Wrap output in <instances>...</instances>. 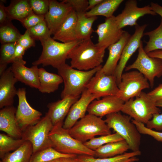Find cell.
Here are the masks:
<instances>
[{"label":"cell","instance_id":"1","mask_svg":"<svg viewBox=\"0 0 162 162\" xmlns=\"http://www.w3.org/2000/svg\"><path fill=\"white\" fill-rule=\"evenodd\" d=\"M105 50L94 44L90 38L81 40L70 52L67 59H70L72 67L89 70L101 65Z\"/></svg>","mask_w":162,"mask_h":162},{"label":"cell","instance_id":"2","mask_svg":"<svg viewBox=\"0 0 162 162\" xmlns=\"http://www.w3.org/2000/svg\"><path fill=\"white\" fill-rule=\"evenodd\" d=\"M80 41L61 43L50 36L42 39L40 40L42 46V53L32 64L36 66L42 64L44 66L50 65L57 69L66 63L69 53Z\"/></svg>","mask_w":162,"mask_h":162},{"label":"cell","instance_id":"3","mask_svg":"<svg viewBox=\"0 0 162 162\" xmlns=\"http://www.w3.org/2000/svg\"><path fill=\"white\" fill-rule=\"evenodd\" d=\"M102 65L88 71L76 69L66 63L57 69L62 78L64 88L61 94V98L67 96L80 97L86 88L88 82Z\"/></svg>","mask_w":162,"mask_h":162},{"label":"cell","instance_id":"4","mask_svg":"<svg viewBox=\"0 0 162 162\" xmlns=\"http://www.w3.org/2000/svg\"><path fill=\"white\" fill-rule=\"evenodd\" d=\"M63 124L61 123L54 126L49 135L52 148L64 154L95 156L94 151L89 149L83 143L72 137L69 130L63 128Z\"/></svg>","mask_w":162,"mask_h":162},{"label":"cell","instance_id":"5","mask_svg":"<svg viewBox=\"0 0 162 162\" xmlns=\"http://www.w3.org/2000/svg\"><path fill=\"white\" fill-rule=\"evenodd\" d=\"M68 130L72 137L82 143L96 136L111 134V129L104 120L101 117L88 113Z\"/></svg>","mask_w":162,"mask_h":162},{"label":"cell","instance_id":"6","mask_svg":"<svg viewBox=\"0 0 162 162\" xmlns=\"http://www.w3.org/2000/svg\"><path fill=\"white\" fill-rule=\"evenodd\" d=\"M104 120L109 127L121 136L128 143L130 149L135 152L140 150L141 134L132 122L131 118L122 115L120 112L106 116Z\"/></svg>","mask_w":162,"mask_h":162},{"label":"cell","instance_id":"7","mask_svg":"<svg viewBox=\"0 0 162 162\" xmlns=\"http://www.w3.org/2000/svg\"><path fill=\"white\" fill-rule=\"evenodd\" d=\"M134 120L146 124L156 113H160V109L155 103L142 92L137 97L124 102L121 110Z\"/></svg>","mask_w":162,"mask_h":162},{"label":"cell","instance_id":"8","mask_svg":"<svg viewBox=\"0 0 162 162\" xmlns=\"http://www.w3.org/2000/svg\"><path fill=\"white\" fill-rule=\"evenodd\" d=\"M53 126L46 113L36 124L28 127L22 131V139L32 143L33 153L48 147H52L49 135Z\"/></svg>","mask_w":162,"mask_h":162},{"label":"cell","instance_id":"9","mask_svg":"<svg viewBox=\"0 0 162 162\" xmlns=\"http://www.w3.org/2000/svg\"><path fill=\"white\" fill-rule=\"evenodd\" d=\"M133 69H136L143 75L152 88L154 86L155 78H160L162 76V60L148 56L144 50L142 41L136 60L125 68L127 71Z\"/></svg>","mask_w":162,"mask_h":162},{"label":"cell","instance_id":"10","mask_svg":"<svg viewBox=\"0 0 162 162\" xmlns=\"http://www.w3.org/2000/svg\"><path fill=\"white\" fill-rule=\"evenodd\" d=\"M118 86V97L124 102L137 97L143 90L150 87L147 79L138 70L123 73Z\"/></svg>","mask_w":162,"mask_h":162},{"label":"cell","instance_id":"11","mask_svg":"<svg viewBox=\"0 0 162 162\" xmlns=\"http://www.w3.org/2000/svg\"><path fill=\"white\" fill-rule=\"evenodd\" d=\"M100 69L92 78L86 88L99 98L108 96H118L119 90L115 77L102 73Z\"/></svg>","mask_w":162,"mask_h":162},{"label":"cell","instance_id":"12","mask_svg":"<svg viewBox=\"0 0 162 162\" xmlns=\"http://www.w3.org/2000/svg\"><path fill=\"white\" fill-rule=\"evenodd\" d=\"M25 88L17 90L18 104L16 113L17 122L23 131L28 127L34 125L41 119L42 113L33 108L28 103Z\"/></svg>","mask_w":162,"mask_h":162},{"label":"cell","instance_id":"13","mask_svg":"<svg viewBox=\"0 0 162 162\" xmlns=\"http://www.w3.org/2000/svg\"><path fill=\"white\" fill-rule=\"evenodd\" d=\"M147 14L157 15L150 5L139 7L136 0H128L126 2L122 12L115 16V19L119 28L122 29L126 26H135L140 18Z\"/></svg>","mask_w":162,"mask_h":162},{"label":"cell","instance_id":"14","mask_svg":"<svg viewBox=\"0 0 162 162\" xmlns=\"http://www.w3.org/2000/svg\"><path fill=\"white\" fill-rule=\"evenodd\" d=\"M147 25L145 24L140 26L138 24L135 26L134 33L131 35L125 45L113 75L115 77L117 85L120 82L123 72L130 57L138 49L144 36V31Z\"/></svg>","mask_w":162,"mask_h":162},{"label":"cell","instance_id":"15","mask_svg":"<svg viewBox=\"0 0 162 162\" xmlns=\"http://www.w3.org/2000/svg\"><path fill=\"white\" fill-rule=\"evenodd\" d=\"M124 31L119 28L115 16L106 18L105 22L99 24L95 31L98 37L96 44L106 49L117 42Z\"/></svg>","mask_w":162,"mask_h":162},{"label":"cell","instance_id":"16","mask_svg":"<svg viewBox=\"0 0 162 162\" xmlns=\"http://www.w3.org/2000/svg\"><path fill=\"white\" fill-rule=\"evenodd\" d=\"M73 10L69 4L63 1L59 2L50 0L49 10L44 19L51 35L54 34Z\"/></svg>","mask_w":162,"mask_h":162},{"label":"cell","instance_id":"17","mask_svg":"<svg viewBox=\"0 0 162 162\" xmlns=\"http://www.w3.org/2000/svg\"><path fill=\"white\" fill-rule=\"evenodd\" d=\"M98 97L86 88L80 98L72 106L63 125L64 128L69 130L79 120L86 115L89 105Z\"/></svg>","mask_w":162,"mask_h":162},{"label":"cell","instance_id":"18","mask_svg":"<svg viewBox=\"0 0 162 162\" xmlns=\"http://www.w3.org/2000/svg\"><path fill=\"white\" fill-rule=\"evenodd\" d=\"M124 102L117 96H108L94 100L89 105L88 114L102 118L108 114L121 111Z\"/></svg>","mask_w":162,"mask_h":162},{"label":"cell","instance_id":"19","mask_svg":"<svg viewBox=\"0 0 162 162\" xmlns=\"http://www.w3.org/2000/svg\"><path fill=\"white\" fill-rule=\"evenodd\" d=\"M0 78V108L13 106L17 90L15 86L18 81L10 67L1 75Z\"/></svg>","mask_w":162,"mask_h":162},{"label":"cell","instance_id":"20","mask_svg":"<svg viewBox=\"0 0 162 162\" xmlns=\"http://www.w3.org/2000/svg\"><path fill=\"white\" fill-rule=\"evenodd\" d=\"M16 109L13 106L5 107L0 110V130L16 139H21L22 131L16 117Z\"/></svg>","mask_w":162,"mask_h":162},{"label":"cell","instance_id":"21","mask_svg":"<svg viewBox=\"0 0 162 162\" xmlns=\"http://www.w3.org/2000/svg\"><path fill=\"white\" fill-rule=\"evenodd\" d=\"M131 35L128 32L124 31L120 40L107 48L109 56L106 63L100 69L102 73L108 75H113L124 48Z\"/></svg>","mask_w":162,"mask_h":162},{"label":"cell","instance_id":"22","mask_svg":"<svg viewBox=\"0 0 162 162\" xmlns=\"http://www.w3.org/2000/svg\"><path fill=\"white\" fill-rule=\"evenodd\" d=\"M80 97L67 96L56 101L49 103L46 113L53 126L61 123L67 115L72 106L79 99Z\"/></svg>","mask_w":162,"mask_h":162},{"label":"cell","instance_id":"23","mask_svg":"<svg viewBox=\"0 0 162 162\" xmlns=\"http://www.w3.org/2000/svg\"><path fill=\"white\" fill-rule=\"evenodd\" d=\"M25 64L18 62L12 63L11 70L18 81L23 83L32 88L39 89L40 83L39 76V68L38 66L33 65L30 68Z\"/></svg>","mask_w":162,"mask_h":162},{"label":"cell","instance_id":"24","mask_svg":"<svg viewBox=\"0 0 162 162\" xmlns=\"http://www.w3.org/2000/svg\"><path fill=\"white\" fill-rule=\"evenodd\" d=\"M76 12L73 10L54 34L52 38L64 43L79 40L76 30Z\"/></svg>","mask_w":162,"mask_h":162},{"label":"cell","instance_id":"25","mask_svg":"<svg viewBox=\"0 0 162 162\" xmlns=\"http://www.w3.org/2000/svg\"><path fill=\"white\" fill-rule=\"evenodd\" d=\"M5 9L9 20H16L21 22L34 13L27 0L11 1Z\"/></svg>","mask_w":162,"mask_h":162},{"label":"cell","instance_id":"26","mask_svg":"<svg viewBox=\"0 0 162 162\" xmlns=\"http://www.w3.org/2000/svg\"><path fill=\"white\" fill-rule=\"evenodd\" d=\"M40 87L38 89L42 93H50L57 90L63 82L59 74L47 72L43 68H39Z\"/></svg>","mask_w":162,"mask_h":162},{"label":"cell","instance_id":"27","mask_svg":"<svg viewBox=\"0 0 162 162\" xmlns=\"http://www.w3.org/2000/svg\"><path fill=\"white\" fill-rule=\"evenodd\" d=\"M140 150L127 153L113 157L95 158L88 155H77L75 158L79 162H135L139 160L136 156L140 155Z\"/></svg>","mask_w":162,"mask_h":162},{"label":"cell","instance_id":"28","mask_svg":"<svg viewBox=\"0 0 162 162\" xmlns=\"http://www.w3.org/2000/svg\"><path fill=\"white\" fill-rule=\"evenodd\" d=\"M86 12L76 13L77 20L76 30L78 40H81L91 38L93 32L92 25L97 16L87 17Z\"/></svg>","mask_w":162,"mask_h":162},{"label":"cell","instance_id":"29","mask_svg":"<svg viewBox=\"0 0 162 162\" xmlns=\"http://www.w3.org/2000/svg\"><path fill=\"white\" fill-rule=\"evenodd\" d=\"M129 149L128 143L124 140L110 142L94 150L95 156L99 158L114 157L123 154Z\"/></svg>","mask_w":162,"mask_h":162},{"label":"cell","instance_id":"30","mask_svg":"<svg viewBox=\"0 0 162 162\" xmlns=\"http://www.w3.org/2000/svg\"><path fill=\"white\" fill-rule=\"evenodd\" d=\"M123 0H103L99 4L85 13L88 17L101 16L106 18L113 16V14L117 9Z\"/></svg>","mask_w":162,"mask_h":162},{"label":"cell","instance_id":"31","mask_svg":"<svg viewBox=\"0 0 162 162\" xmlns=\"http://www.w3.org/2000/svg\"><path fill=\"white\" fill-rule=\"evenodd\" d=\"M33 154L32 143L25 141L18 149L5 155L0 162H30Z\"/></svg>","mask_w":162,"mask_h":162},{"label":"cell","instance_id":"32","mask_svg":"<svg viewBox=\"0 0 162 162\" xmlns=\"http://www.w3.org/2000/svg\"><path fill=\"white\" fill-rule=\"evenodd\" d=\"M77 156L63 154L52 147H49L33 153L30 162H46L61 158H75Z\"/></svg>","mask_w":162,"mask_h":162},{"label":"cell","instance_id":"33","mask_svg":"<svg viewBox=\"0 0 162 162\" xmlns=\"http://www.w3.org/2000/svg\"><path fill=\"white\" fill-rule=\"evenodd\" d=\"M144 35L149 37L144 47L145 52L148 53L157 50H162V19L158 26L150 31L144 33Z\"/></svg>","mask_w":162,"mask_h":162},{"label":"cell","instance_id":"34","mask_svg":"<svg viewBox=\"0 0 162 162\" xmlns=\"http://www.w3.org/2000/svg\"><path fill=\"white\" fill-rule=\"evenodd\" d=\"M22 35L11 21L0 25V40L2 44L17 42Z\"/></svg>","mask_w":162,"mask_h":162},{"label":"cell","instance_id":"35","mask_svg":"<svg viewBox=\"0 0 162 162\" xmlns=\"http://www.w3.org/2000/svg\"><path fill=\"white\" fill-rule=\"evenodd\" d=\"M25 141L22 139H16L4 134H0V158L6 154L19 148Z\"/></svg>","mask_w":162,"mask_h":162},{"label":"cell","instance_id":"36","mask_svg":"<svg viewBox=\"0 0 162 162\" xmlns=\"http://www.w3.org/2000/svg\"><path fill=\"white\" fill-rule=\"evenodd\" d=\"M124 140L116 133L94 137L83 143L89 149L94 151L102 146L107 143L118 142Z\"/></svg>","mask_w":162,"mask_h":162},{"label":"cell","instance_id":"37","mask_svg":"<svg viewBox=\"0 0 162 162\" xmlns=\"http://www.w3.org/2000/svg\"><path fill=\"white\" fill-rule=\"evenodd\" d=\"M27 29L35 40L40 41L51 35L45 20Z\"/></svg>","mask_w":162,"mask_h":162},{"label":"cell","instance_id":"38","mask_svg":"<svg viewBox=\"0 0 162 162\" xmlns=\"http://www.w3.org/2000/svg\"><path fill=\"white\" fill-rule=\"evenodd\" d=\"M17 42L2 44L0 48V64L7 65L14 53Z\"/></svg>","mask_w":162,"mask_h":162},{"label":"cell","instance_id":"39","mask_svg":"<svg viewBox=\"0 0 162 162\" xmlns=\"http://www.w3.org/2000/svg\"><path fill=\"white\" fill-rule=\"evenodd\" d=\"M28 1L31 8L35 14L45 16L48 12L50 0H29Z\"/></svg>","mask_w":162,"mask_h":162},{"label":"cell","instance_id":"40","mask_svg":"<svg viewBox=\"0 0 162 162\" xmlns=\"http://www.w3.org/2000/svg\"><path fill=\"white\" fill-rule=\"evenodd\" d=\"M131 121L135 125L140 134L149 135L156 140L162 142V132L149 129L147 128L144 124L134 119L131 120Z\"/></svg>","mask_w":162,"mask_h":162},{"label":"cell","instance_id":"41","mask_svg":"<svg viewBox=\"0 0 162 162\" xmlns=\"http://www.w3.org/2000/svg\"><path fill=\"white\" fill-rule=\"evenodd\" d=\"M44 20V16L37 15L33 13L28 16L21 22L26 29H28Z\"/></svg>","mask_w":162,"mask_h":162},{"label":"cell","instance_id":"42","mask_svg":"<svg viewBox=\"0 0 162 162\" xmlns=\"http://www.w3.org/2000/svg\"><path fill=\"white\" fill-rule=\"evenodd\" d=\"M34 39L31 35L28 30L26 29L25 33L22 34L17 43L26 50L35 46Z\"/></svg>","mask_w":162,"mask_h":162},{"label":"cell","instance_id":"43","mask_svg":"<svg viewBox=\"0 0 162 162\" xmlns=\"http://www.w3.org/2000/svg\"><path fill=\"white\" fill-rule=\"evenodd\" d=\"M63 1L69 4L76 13L86 12L88 5L87 0H64Z\"/></svg>","mask_w":162,"mask_h":162},{"label":"cell","instance_id":"44","mask_svg":"<svg viewBox=\"0 0 162 162\" xmlns=\"http://www.w3.org/2000/svg\"><path fill=\"white\" fill-rule=\"evenodd\" d=\"M146 124V127L149 129L162 130V113L154 114L152 118Z\"/></svg>","mask_w":162,"mask_h":162},{"label":"cell","instance_id":"45","mask_svg":"<svg viewBox=\"0 0 162 162\" xmlns=\"http://www.w3.org/2000/svg\"><path fill=\"white\" fill-rule=\"evenodd\" d=\"M26 50L17 43L16 45L14 54L10 63L18 62L26 64V62L23 59V56Z\"/></svg>","mask_w":162,"mask_h":162},{"label":"cell","instance_id":"46","mask_svg":"<svg viewBox=\"0 0 162 162\" xmlns=\"http://www.w3.org/2000/svg\"><path fill=\"white\" fill-rule=\"evenodd\" d=\"M148 98L155 103L162 100V84L149 92L147 93Z\"/></svg>","mask_w":162,"mask_h":162},{"label":"cell","instance_id":"47","mask_svg":"<svg viewBox=\"0 0 162 162\" xmlns=\"http://www.w3.org/2000/svg\"><path fill=\"white\" fill-rule=\"evenodd\" d=\"M9 20L8 17L5 7L3 3H0V24L2 25Z\"/></svg>","mask_w":162,"mask_h":162},{"label":"cell","instance_id":"48","mask_svg":"<svg viewBox=\"0 0 162 162\" xmlns=\"http://www.w3.org/2000/svg\"><path fill=\"white\" fill-rule=\"evenodd\" d=\"M150 6L153 11L157 14L159 15L162 19V6L157 3L151 2Z\"/></svg>","mask_w":162,"mask_h":162},{"label":"cell","instance_id":"49","mask_svg":"<svg viewBox=\"0 0 162 162\" xmlns=\"http://www.w3.org/2000/svg\"><path fill=\"white\" fill-rule=\"evenodd\" d=\"M103 0H89L86 11L90 10L102 2Z\"/></svg>","mask_w":162,"mask_h":162},{"label":"cell","instance_id":"50","mask_svg":"<svg viewBox=\"0 0 162 162\" xmlns=\"http://www.w3.org/2000/svg\"><path fill=\"white\" fill-rule=\"evenodd\" d=\"M147 54L150 57L158 58L162 60V50H155Z\"/></svg>","mask_w":162,"mask_h":162},{"label":"cell","instance_id":"51","mask_svg":"<svg viewBox=\"0 0 162 162\" xmlns=\"http://www.w3.org/2000/svg\"><path fill=\"white\" fill-rule=\"evenodd\" d=\"M75 158H62V162H79L75 159Z\"/></svg>","mask_w":162,"mask_h":162},{"label":"cell","instance_id":"52","mask_svg":"<svg viewBox=\"0 0 162 162\" xmlns=\"http://www.w3.org/2000/svg\"><path fill=\"white\" fill-rule=\"evenodd\" d=\"M156 106L158 107H162V100H159L155 103Z\"/></svg>","mask_w":162,"mask_h":162},{"label":"cell","instance_id":"53","mask_svg":"<svg viewBox=\"0 0 162 162\" xmlns=\"http://www.w3.org/2000/svg\"><path fill=\"white\" fill-rule=\"evenodd\" d=\"M62 158H58L46 162H62Z\"/></svg>","mask_w":162,"mask_h":162}]
</instances>
